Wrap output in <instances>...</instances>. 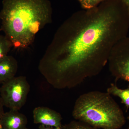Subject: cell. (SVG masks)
Wrapping results in <instances>:
<instances>
[{
  "instance_id": "cell-1",
  "label": "cell",
  "mask_w": 129,
  "mask_h": 129,
  "mask_svg": "<svg viewBox=\"0 0 129 129\" xmlns=\"http://www.w3.org/2000/svg\"><path fill=\"white\" fill-rule=\"evenodd\" d=\"M129 13L121 0H106L75 13L58 29L40 63L60 88L99 74L113 47L126 37Z\"/></svg>"
},
{
  "instance_id": "cell-2",
  "label": "cell",
  "mask_w": 129,
  "mask_h": 129,
  "mask_svg": "<svg viewBox=\"0 0 129 129\" xmlns=\"http://www.w3.org/2000/svg\"><path fill=\"white\" fill-rule=\"evenodd\" d=\"M52 15L48 0H3L1 29L15 48H26L51 22Z\"/></svg>"
},
{
  "instance_id": "cell-3",
  "label": "cell",
  "mask_w": 129,
  "mask_h": 129,
  "mask_svg": "<svg viewBox=\"0 0 129 129\" xmlns=\"http://www.w3.org/2000/svg\"><path fill=\"white\" fill-rule=\"evenodd\" d=\"M72 115L75 120L96 128L120 129L126 122L123 111L111 95L98 91L80 95Z\"/></svg>"
},
{
  "instance_id": "cell-4",
  "label": "cell",
  "mask_w": 129,
  "mask_h": 129,
  "mask_svg": "<svg viewBox=\"0 0 129 129\" xmlns=\"http://www.w3.org/2000/svg\"><path fill=\"white\" fill-rule=\"evenodd\" d=\"M30 86L25 76L14 77L2 84L0 96L4 106L19 111L25 104Z\"/></svg>"
},
{
  "instance_id": "cell-5",
  "label": "cell",
  "mask_w": 129,
  "mask_h": 129,
  "mask_svg": "<svg viewBox=\"0 0 129 129\" xmlns=\"http://www.w3.org/2000/svg\"><path fill=\"white\" fill-rule=\"evenodd\" d=\"M109 69L115 80L129 83V38L126 37L113 47L108 60Z\"/></svg>"
},
{
  "instance_id": "cell-6",
  "label": "cell",
  "mask_w": 129,
  "mask_h": 129,
  "mask_svg": "<svg viewBox=\"0 0 129 129\" xmlns=\"http://www.w3.org/2000/svg\"><path fill=\"white\" fill-rule=\"evenodd\" d=\"M34 123L62 128L61 114L55 111L44 107L36 108L33 111Z\"/></svg>"
},
{
  "instance_id": "cell-7",
  "label": "cell",
  "mask_w": 129,
  "mask_h": 129,
  "mask_svg": "<svg viewBox=\"0 0 129 129\" xmlns=\"http://www.w3.org/2000/svg\"><path fill=\"white\" fill-rule=\"evenodd\" d=\"M0 123L3 129H24L27 119L24 114L19 111L10 110L4 113L0 119Z\"/></svg>"
},
{
  "instance_id": "cell-8",
  "label": "cell",
  "mask_w": 129,
  "mask_h": 129,
  "mask_svg": "<svg viewBox=\"0 0 129 129\" xmlns=\"http://www.w3.org/2000/svg\"><path fill=\"white\" fill-rule=\"evenodd\" d=\"M18 69L17 60L8 55L0 61V84L15 77Z\"/></svg>"
},
{
  "instance_id": "cell-9",
  "label": "cell",
  "mask_w": 129,
  "mask_h": 129,
  "mask_svg": "<svg viewBox=\"0 0 129 129\" xmlns=\"http://www.w3.org/2000/svg\"><path fill=\"white\" fill-rule=\"evenodd\" d=\"M107 92L110 95L117 96L126 107V111L129 109V86L125 89H121L117 86L116 84H111L107 89Z\"/></svg>"
},
{
  "instance_id": "cell-10",
  "label": "cell",
  "mask_w": 129,
  "mask_h": 129,
  "mask_svg": "<svg viewBox=\"0 0 129 129\" xmlns=\"http://www.w3.org/2000/svg\"><path fill=\"white\" fill-rule=\"evenodd\" d=\"M12 46V42L6 36L0 35V61L8 55Z\"/></svg>"
},
{
  "instance_id": "cell-11",
  "label": "cell",
  "mask_w": 129,
  "mask_h": 129,
  "mask_svg": "<svg viewBox=\"0 0 129 129\" xmlns=\"http://www.w3.org/2000/svg\"><path fill=\"white\" fill-rule=\"evenodd\" d=\"M62 129H97L84 122L73 120L69 123L62 125Z\"/></svg>"
},
{
  "instance_id": "cell-12",
  "label": "cell",
  "mask_w": 129,
  "mask_h": 129,
  "mask_svg": "<svg viewBox=\"0 0 129 129\" xmlns=\"http://www.w3.org/2000/svg\"><path fill=\"white\" fill-rule=\"evenodd\" d=\"M84 9H91L106 0H78Z\"/></svg>"
},
{
  "instance_id": "cell-13",
  "label": "cell",
  "mask_w": 129,
  "mask_h": 129,
  "mask_svg": "<svg viewBox=\"0 0 129 129\" xmlns=\"http://www.w3.org/2000/svg\"><path fill=\"white\" fill-rule=\"evenodd\" d=\"M62 128L47 126L43 124H40L39 127V129H62Z\"/></svg>"
},
{
  "instance_id": "cell-14",
  "label": "cell",
  "mask_w": 129,
  "mask_h": 129,
  "mask_svg": "<svg viewBox=\"0 0 129 129\" xmlns=\"http://www.w3.org/2000/svg\"><path fill=\"white\" fill-rule=\"evenodd\" d=\"M4 105H3V103L2 100L1 98V96H0V119L3 116V115L4 114L5 112L4 111Z\"/></svg>"
},
{
  "instance_id": "cell-15",
  "label": "cell",
  "mask_w": 129,
  "mask_h": 129,
  "mask_svg": "<svg viewBox=\"0 0 129 129\" xmlns=\"http://www.w3.org/2000/svg\"><path fill=\"white\" fill-rule=\"evenodd\" d=\"M122 1L127 7L129 13V0H122Z\"/></svg>"
},
{
  "instance_id": "cell-16",
  "label": "cell",
  "mask_w": 129,
  "mask_h": 129,
  "mask_svg": "<svg viewBox=\"0 0 129 129\" xmlns=\"http://www.w3.org/2000/svg\"><path fill=\"white\" fill-rule=\"evenodd\" d=\"M0 129H3L2 126L1 124V123H0Z\"/></svg>"
},
{
  "instance_id": "cell-17",
  "label": "cell",
  "mask_w": 129,
  "mask_h": 129,
  "mask_svg": "<svg viewBox=\"0 0 129 129\" xmlns=\"http://www.w3.org/2000/svg\"><path fill=\"white\" fill-rule=\"evenodd\" d=\"M128 118V120H129V117H128V118ZM128 128H129V127Z\"/></svg>"
},
{
  "instance_id": "cell-18",
  "label": "cell",
  "mask_w": 129,
  "mask_h": 129,
  "mask_svg": "<svg viewBox=\"0 0 129 129\" xmlns=\"http://www.w3.org/2000/svg\"><path fill=\"white\" fill-rule=\"evenodd\" d=\"M24 129H29L28 128H27V127H26V128H25Z\"/></svg>"
},
{
  "instance_id": "cell-19",
  "label": "cell",
  "mask_w": 129,
  "mask_h": 129,
  "mask_svg": "<svg viewBox=\"0 0 129 129\" xmlns=\"http://www.w3.org/2000/svg\"><path fill=\"white\" fill-rule=\"evenodd\" d=\"M127 129H129V128H128Z\"/></svg>"
}]
</instances>
